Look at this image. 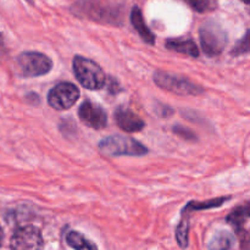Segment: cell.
<instances>
[{
    "instance_id": "6da1fadb",
    "label": "cell",
    "mask_w": 250,
    "mask_h": 250,
    "mask_svg": "<svg viewBox=\"0 0 250 250\" xmlns=\"http://www.w3.org/2000/svg\"><path fill=\"white\" fill-rule=\"evenodd\" d=\"M71 11L76 17L89 20L102 24H117L122 23L121 12L110 5L102 4L97 0H78L71 6Z\"/></svg>"
},
{
    "instance_id": "7a4b0ae2",
    "label": "cell",
    "mask_w": 250,
    "mask_h": 250,
    "mask_svg": "<svg viewBox=\"0 0 250 250\" xmlns=\"http://www.w3.org/2000/svg\"><path fill=\"white\" fill-rule=\"evenodd\" d=\"M98 148L106 156H142L148 151V149L137 139L119 134L102 139Z\"/></svg>"
},
{
    "instance_id": "3957f363",
    "label": "cell",
    "mask_w": 250,
    "mask_h": 250,
    "mask_svg": "<svg viewBox=\"0 0 250 250\" xmlns=\"http://www.w3.org/2000/svg\"><path fill=\"white\" fill-rule=\"evenodd\" d=\"M73 73L78 82L90 90L102 89L106 84L104 71L94 61L83 56H75L72 62Z\"/></svg>"
},
{
    "instance_id": "277c9868",
    "label": "cell",
    "mask_w": 250,
    "mask_h": 250,
    "mask_svg": "<svg viewBox=\"0 0 250 250\" xmlns=\"http://www.w3.org/2000/svg\"><path fill=\"white\" fill-rule=\"evenodd\" d=\"M199 39L205 55L219 56L226 48L229 37L225 29L216 21H207L199 29Z\"/></svg>"
},
{
    "instance_id": "5b68a950",
    "label": "cell",
    "mask_w": 250,
    "mask_h": 250,
    "mask_svg": "<svg viewBox=\"0 0 250 250\" xmlns=\"http://www.w3.org/2000/svg\"><path fill=\"white\" fill-rule=\"evenodd\" d=\"M153 80L158 87L167 92L177 95H200L204 92V88L192 82L188 78L178 75L165 72V71H156L153 76Z\"/></svg>"
},
{
    "instance_id": "8992f818",
    "label": "cell",
    "mask_w": 250,
    "mask_h": 250,
    "mask_svg": "<svg viewBox=\"0 0 250 250\" xmlns=\"http://www.w3.org/2000/svg\"><path fill=\"white\" fill-rule=\"evenodd\" d=\"M17 68L23 77H39L50 72L53 61L38 51H24L17 58Z\"/></svg>"
},
{
    "instance_id": "52a82bcc",
    "label": "cell",
    "mask_w": 250,
    "mask_h": 250,
    "mask_svg": "<svg viewBox=\"0 0 250 250\" xmlns=\"http://www.w3.org/2000/svg\"><path fill=\"white\" fill-rule=\"evenodd\" d=\"M80 99V89L70 82H61L50 89L48 103L55 110L71 109Z\"/></svg>"
},
{
    "instance_id": "ba28073f",
    "label": "cell",
    "mask_w": 250,
    "mask_h": 250,
    "mask_svg": "<svg viewBox=\"0 0 250 250\" xmlns=\"http://www.w3.org/2000/svg\"><path fill=\"white\" fill-rule=\"evenodd\" d=\"M44 247L43 236L34 226L20 227L11 237L10 248L16 250L42 249Z\"/></svg>"
},
{
    "instance_id": "9c48e42d",
    "label": "cell",
    "mask_w": 250,
    "mask_h": 250,
    "mask_svg": "<svg viewBox=\"0 0 250 250\" xmlns=\"http://www.w3.org/2000/svg\"><path fill=\"white\" fill-rule=\"evenodd\" d=\"M78 117L85 126L93 129H103L107 125L106 111L90 100L82 103L78 109Z\"/></svg>"
},
{
    "instance_id": "30bf717a",
    "label": "cell",
    "mask_w": 250,
    "mask_h": 250,
    "mask_svg": "<svg viewBox=\"0 0 250 250\" xmlns=\"http://www.w3.org/2000/svg\"><path fill=\"white\" fill-rule=\"evenodd\" d=\"M114 119L119 128L127 133H136V132L142 131L146 126L143 120L128 107H117L115 110Z\"/></svg>"
},
{
    "instance_id": "8fae6325",
    "label": "cell",
    "mask_w": 250,
    "mask_h": 250,
    "mask_svg": "<svg viewBox=\"0 0 250 250\" xmlns=\"http://www.w3.org/2000/svg\"><path fill=\"white\" fill-rule=\"evenodd\" d=\"M131 23L134 27L137 32H138L139 37L143 39V42H146L149 45H154L155 44V36H154L153 32L149 29V27L146 26V21L143 19V14H142L141 9L138 6H134L131 11Z\"/></svg>"
},
{
    "instance_id": "7c38bea8",
    "label": "cell",
    "mask_w": 250,
    "mask_h": 250,
    "mask_svg": "<svg viewBox=\"0 0 250 250\" xmlns=\"http://www.w3.org/2000/svg\"><path fill=\"white\" fill-rule=\"evenodd\" d=\"M165 46L168 50L185 54V55L190 56V58H198L199 56V49H198L195 42L192 41V39H167L165 43Z\"/></svg>"
},
{
    "instance_id": "4fadbf2b",
    "label": "cell",
    "mask_w": 250,
    "mask_h": 250,
    "mask_svg": "<svg viewBox=\"0 0 250 250\" xmlns=\"http://www.w3.org/2000/svg\"><path fill=\"white\" fill-rule=\"evenodd\" d=\"M248 219H250V202L232 210L231 214L226 217V221L233 227H236V229H242L244 222Z\"/></svg>"
},
{
    "instance_id": "5bb4252c",
    "label": "cell",
    "mask_w": 250,
    "mask_h": 250,
    "mask_svg": "<svg viewBox=\"0 0 250 250\" xmlns=\"http://www.w3.org/2000/svg\"><path fill=\"white\" fill-rule=\"evenodd\" d=\"M229 199H231V197H221L215 198V199L205 200V202H190L186 205V208L183 209V212L198 211V210H207L212 209V208H219Z\"/></svg>"
},
{
    "instance_id": "9a60e30c",
    "label": "cell",
    "mask_w": 250,
    "mask_h": 250,
    "mask_svg": "<svg viewBox=\"0 0 250 250\" xmlns=\"http://www.w3.org/2000/svg\"><path fill=\"white\" fill-rule=\"evenodd\" d=\"M66 243L73 249L77 250H90L97 249V246L90 243L83 234L78 233V232H68L67 237H66Z\"/></svg>"
},
{
    "instance_id": "2e32d148",
    "label": "cell",
    "mask_w": 250,
    "mask_h": 250,
    "mask_svg": "<svg viewBox=\"0 0 250 250\" xmlns=\"http://www.w3.org/2000/svg\"><path fill=\"white\" fill-rule=\"evenodd\" d=\"M234 247V237L229 232L221 231L216 233L209 244V249H232Z\"/></svg>"
},
{
    "instance_id": "e0dca14e",
    "label": "cell",
    "mask_w": 250,
    "mask_h": 250,
    "mask_svg": "<svg viewBox=\"0 0 250 250\" xmlns=\"http://www.w3.org/2000/svg\"><path fill=\"white\" fill-rule=\"evenodd\" d=\"M188 233H189V221L187 214H183L182 220L176 229V239L181 248L188 247Z\"/></svg>"
},
{
    "instance_id": "ac0fdd59",
    "label": "cell",
    "mask_w": 250,
    "mask_h": 250,
    "mask_svg": "<svg viewBox=\"0 0 250 250\" xmlns=\"http://www.w3.org/2000/svg\"><path fill=\"white\" fill-rule=\"evenodd\" d=\"M181 1L189 5L194 11L199 14L214 11L217 6V0H181Z\"/></svg>"
},
{
    "instance_id": "d6986e66",
    "label": "cell",
    "mask_w": 250,
    "mask_h": 250,
    "mask_svg": "<svg viewBox=\"0 0 250 250\" xmlns=\"http://www.w3.org/2000/svg\"><path fill=\"white\" fill-rule=\"evenodd\" d=\"M232 55H243V54H250V29L244 34L241 41L237 42L234 48L232 49Z\"/></svg>"
},
{
    "instance_id": "ffe728a7",
    "label": "cell",
    "mask_w": 250,
    "mask_h": 250,
    "mask_svg": "<svg viewBox=\"0 0 250 250\" xmlns=\"http://www.w3.org/2000/svg\"><path fill=\"white\" fill-rule=\"evenodd\" d=\"M172 131L175 132L177 136H180L181 138H185L186 141H197V136L194 134V132L188 129L187 127H183L181 125H176L172 128Z\"/></svg>"
},
{
    "instance_id": "44dd1931",
    "label": "cell",
    "mask_w": 250,
    "mask_h": 250,
    "mask_svg": "<svg viewBox=\"0 0 250 250\" xmlns=\"http://www.w3.org/2000/svg\"><path fill=\"white\" fill-rule=\"evenodd\" d=\"M239 238H241V248H249L250 249V232L244 231V229H237Z\"/></svg>"
},
{
    "instance_id": "7402d4cb",
    "label": "cell",
    "mask_w": 250,
    "mask_h": 250,
    "mask_svg": "<svg viewBox=\"0 0 250 250\" xmlns=\"http://www.w3.org/2000/svg\"><path fill=\"white\" fill-rule=\"evenodd\" d=\"M5 54V43H4V38L0 34V59L2 58V55Z\"/></svg>"
},
{
    "instance_id": "603a6c76",
    "label": "cell",
    "mask_w": 250,
    "mask_h": 250,
    "mask_svg": "<svg viewBox=\"0 0 250 250\" xmlns=\"http://www.w3.org/2000/svg\"><path fill=\"white\" fill-rule=\"evenodd\" d=\"M2 239H4V232H2L1 226H0V247H1L2 244Z\"/></svg>"
},
{
    "instance_id": "cb8c5ba5",
    "label": "cell",
    "mask_w": 250,
    "mask_h": 250,
    "mask_svg": "<svg viewBox=\"0 0 250 250\" xmlns=\"http://www.w3.org/2000/svg\"><path fill=\"white\" fill-rule=\"evenodd\" d=\"M241 1H243L244 4H248V5H250V0H241Z\"/></svg>"
},
{
    "instance_id": "d4e9b609",
    "label": "cell",
    "mask_w": 250,
    "mask_h": 250,
    "mask_svg": "<svg viewBox=\"0 0 250 250\" xmlns=\"http://www.w3.org/2000/svg\"><path fill=\"white\" fill-rule=\"evenodd\" d=\"M26 1H28L29 4H33V0H26Z\"/></svg>"
}]
</instances>
